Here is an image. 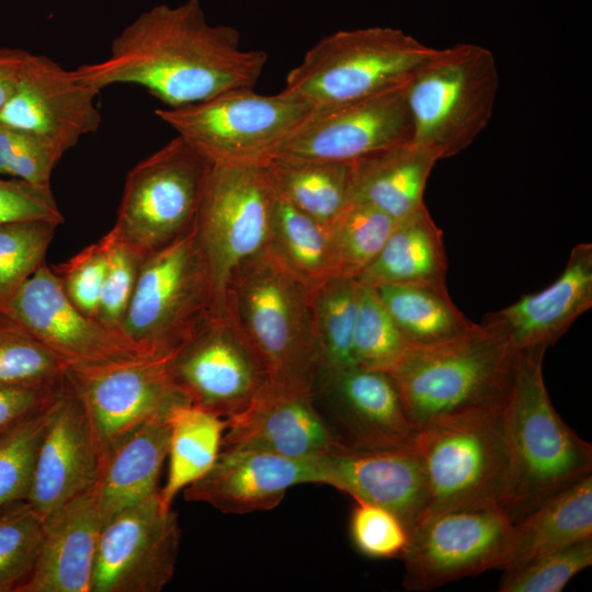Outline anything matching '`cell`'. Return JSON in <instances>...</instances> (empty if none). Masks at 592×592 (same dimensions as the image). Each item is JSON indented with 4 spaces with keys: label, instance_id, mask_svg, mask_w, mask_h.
<instances>
[{
    "label": "cell",
    "instance_id": "cell-1",
    "mask_svg": "<svg viewBox=\"0 0 592 592\" xmlns=\"http://www.w3.org/2000/svg\"><path fill=\"white\" fill-rule=\"evenodd\" d=\"M266 60L262 50L243 49L234 27L208 24L198 0H189L141 13L113 39L106 58L76 70L99 92L136 84L179 107L254 88Z\"/></svg>",
    "mask_w": 592,
    "mask_h": 592
},
{
    "label": "cell",
    "instance_id": "cell-2",
    "mask_svg": "<svg viewBox=\"0 0 592 592\" xmlns=\"http://www.w3.org/2000/svg\"><path fill=\"white\" fill-rule=\"evenodd\" d=\"M545 348L517 352L501 409L509 474L500 509L512 523L592 470V446L555 410L543 375Z\"/></svg>",
    "mask_w": 592,
    "mask_h": 592
},
{
    "label": "cell",
    "instance_id": "cell-3",
    "mask_svg": "<svg viewBox=\"0 0 592 592\" xmlns=\"http://www.w3.org/2000/svg\"><path fill=\"white\" fill-rule=\"evenodd\" d=\"M312 289L267 247L234 273L225 308L271 383L310 392L319 373Z\"/></svg>",
    "mask_w": 592,
    "mask_h": 592
},
{
    "label": "cell",
    "instance_id": "cell-4",
    "mask_svg": "<svg viewBox=\"0 0 592 592\" xmlns=\"http://www.w3.org/2000/svg\"><path fill=\"white\" fill-rule=\"evenodd\" d=\"M517 352L496 325L483 320L467 332L431 345H408L388 372L419 429L467 409L500 411Z\"/></svg>",
    "mask_w": 592,
    "mask_h": 592
},
{
    "label": "cell",
    "instance_id": "cell-5",
    "mask_svg": "<svg viewBox=\"0 0 592 592\" xmlns=\"http://www.w3.org/2000/svg\"><path fill=\"white\" fill-rule=\"evenodd\" d=\"M437 50L390 27L339 31L305 54L282 91L312 109L357 102L403 89Z\"/></svg>",
    "mask_w": 592,
    "mask_h": 592
},
{
    "label": "cell",
    "instance_id": "cell-6",
    "mask_svg": "<svg viewBox=\"0 0 592 592\" xmlns=\"http://www.w3.org/2000/svg\"><path fill=\"white\" fill-rule=\"evenodd\" d=\"M413 452L428 490L423 515L500 508L509 474L501 410L467 409L435 418L418 429Z\"/></svg>",
    "mask_w": 592,
    "mask_h": 592
},
{
    "label": "cell",
    "instance_id": "cell-7",
    "mask_svg": "<svg viewBox=\"0 0 592 592\" xmlns=\"http://www.w3.org/2000/svg\"><path fill=\"white\" fill-rule=\"evenodd\" d=\"M213 315L195 225L144 258L118 333L137 355L170 358Z\"/></svg>",
    "mask_w": 592,
    "mask_h": 592
},
{
    "label": "cell",
    "instance_id": "cell-8",
    "mask_svg": "<svg viewBox=\"0 0 592 592\" xmlns=\"http://www.w3.org/2000/svg\"><path fill=\"white\" fill-rule=\"evenodd\" d=\"M498 88L491 50L476 44L439 48L405 88L412 141L437 160L458 155L490 122Z\"/></svg>",
    "mask_w": 592,
    "mask_h": 592
},
{
    "label": "cell",
    "instance_id": "cell-9",
    "mask_svg": "<svg viewBox=\"0 0 592 592\" xmlns=\"http://www.w3.org/2000/svg\"><path fill=\"white\" fill-rule=\"evenodd\" d=\"M276 198L267 161L212 164L195 228L208 267L213 315H225L237 269L270 246Z\"/></svg>",
    "mask_w": 592,
    "mask_h": 592
},
{
    "label": "cell",
    "instance_id": "cell-10",
    "mask_svg": "<svg viewBox=\"0 0 592 592\" xmlns=\"http://www.w3.org/2000/svg\"><path fill=\"white\" fill-rule=\"evenodd\" d=\"M314 109L281 91H226L156 115L210 163L264 162Z\"/></svg>",
    "mask_w": 592,
    "mask_h": 592
},
{
    "label": "cell",
    "instance_id": "cell-11",
    "mask_svg": "<svg viewBox=\"0 0 592 592\" xmlns=\"http://www.w3.org/2000/svg\"><path fill=\"white\" fill-rule=\"evenodd\" d=\"M212 164L177 135L127 174L113 229L144 258L195 225Z\"/></svg>",
    "mask_w": 592,
    "mask_h": 592
},
{
    "label": "cell",
    "instance_id": "cell-12",
    "mask_svg": "<svg viewBox=\"0 0 592 592\" xmlns=\"http://www.w3.org/2000/svg\"><path fill=\"white\" fill-rule=\"evenodd\" d=\"M512 521L499 506L449 509L423 515L409 531L403 585L426 591L491 569L502 570Z\"/></svg>",
    "mask_w": 592,
    "mask_h": 592
},
{
    "label": "cell",
    "instance_id": "cell-13",
    "mask_svg": "<svg viewBox=\"0 0 592 592\" xmlns=\"http://www.w3.org/2000/svg\"><path fill=\"white\" fill-rule=\"evenodd\" d=\"M168 362L138 356L67 368V385L86 411L100 462L138 426L187 402L172 380Z\"/></svg>",
    "mask_w": 592,
    "mask_h": 592
},
{
    "label": "cell",
    "instance_id": "cell-14",
    "mask_svg": "<svg viewBox=\"0 0 592 592\" xmlns=\"http://www.w3.org/2000/svg\"><path fill=\"white\" fill-rule=\"evenodd\" d=\"M168 366L187 402L224 419L244 409L270 382L261 357L226 314L212 315Z\"/></svg>",
    "mask_w": 592,
    "mask_h": 592
},
{
    "label": "cell",
    "instance_id": "cell-15",
    "mask_svg": "<svg viewBox=\"0 0 592 592\" xmlns=\"http://www.w3.org/2000/svg\"><path fill=\"white\" fill-rule=\"evenodd\" d=\"M177 513L160 490L121 511L102 528L91 592H160L172 580L180 548Z\"/></svg>",
    "mask_w": 592,
    "mask_h": 592
},
{
    "label": "cell",
    "instance_id": "cell-16",
    "mask_svg": "<svg viewBox=\"0 0 592 592\" xmlns=\"http://www.w3.org/2000/svg\"><path fill=\"white\" fill-rule=\"evenodd\" d=\"M315 406L339 446L351 451L412 449L418 429L391 375L360 366L319 377Z\"/></svg>",
    "mask_w": 592,
    "mask_h": 592
},
{
    "label": "cell",
    "instance_id": "cell-17",
    "mask_svg": "<svg viewBox=\"0 0 592 592\" xmlns=\"http://www.w3.org/2000/svg\"><path fill=\"white\" fill-rule=\"evenodd\" d=\"M405 88L353 103L314 109L272 158L353 163L412 141Z\"/></svg>",
    "mask_w": 592,
    "mask_h": 592
},
{
    "label": "cell",
    "instance_id": "cell-18",
    "mask_svg": "<svg viewBox=\"0 0 592 592\" xmlns=\"http://www.w3.org/2000/svg\"><path fill=\"white\" fill-rule=\"evenodd\" d=\"M98 93L77 70L31 54L0 111V124L32 134L64 155L81 137L99 129L101 115L94 103Z\"/></svg>",
    "mask_w": 592,
    "mask_h": 592
},
{
    "label": "cell",
    "instance_id": "cell-19",
    "mask_svg": "<svg viewBox=\"0 0 592 592\" xmlns=\"http://www.w3.org/2000/svg\"><path fill=\"white\" fill-rule=\"evenodd\" d=\"M3 310L67 368L138 357L117 332L70 301L46 262L18 288Z\"/></svg>",
    "mask_w": 592,
    "mask_h": 592
},
{
    "label": "cell",
    "instance_id": "cell-20",
    "mask_svg": "<svg viewBox=\"0 0 592 592\" xmlns=\"http://www.w3.org/2000/svg\"><path fill=\"white\" fill-rule=\"evenodd\" d=\"M320 458L221 448L213 467L183 490L184 499L229 514L272 510L289 488L320 483Z\"/></svg>",
    "mask_w": 592,
    "mask_h": 592
},
{
    "label": "cell",
    "instance_id": "cell-21",
    "mask_svg": "<svg viewBox=\"0 0 592 592\" xmlns=\"http://www.w3.org/2000/svg\"><path fill=\"white\" fill-rule=\"evenodd\" d=\"M99 473L100 455L92 429L66 382L53 403L38 447L27 502L45 522L61 506L92 490Z\"/></svg>",
    "mask_w": 592,
    "mask_h": 592
},
{
    "label": "cell",
    "instance_id": "cell-22",
    "mask_svg": "<svg viewBox=\"0 0 592 592\" xmlns=\"http://www.w3.org/2000/svg\"><path fill=\"white\" fill-rule=\"evenodd\" d=\"M225 420L221 448L306 458L341 447L318 412L312 392L271 382L244 409Z\"/></svg>",
    "mask_w": 592,
    "mask_h": 592
},
{
    "label": "cell",
    "instance_id": "cell-23",
    "mask_svg": "<svg viewBox=\"0 0 592 592\" xmlns=\"http://www.w3.org/2000/svg\"><path fill=\"white\" fill-rule=\"evenodd\" d=\"M320 474V485L392 512L408 532L425 511L426 483L413 448L351 451L338 447L321 455Z\"/></svg>",
    "mask_w": 592,
    "mask_h": 592
},
{
    "label": "cell",
    "instance_id": "cell-24",
    "mask_svg": "<svg viewBox=\"0 0 592 592\" xmlns=\"http://www.w3.org/2000/svg\"><path fill=\"white\" fill-rule=\"evenodd\" d=\"M592 307V244L570 252L558 278L544 289L523 295L508 307L485 316L506 335L516 351L554 344Z\"/></svg>",
    "mask_w": 592,
    "mask_h": 592
},
{
    "label": "cell",
    "instance_id": "cell-25",
    "mask_svg": "<svg viewBox=\"0 0 592 592\" xmlns=\"http://www.w3.org/2000/svg\"><path fill=\"white\" fill-rule=\"evenodd\" d=\"M103 528L93 489L45 521L38 557L20 592H91Z\"/></svg>",
    "mask_w": 592,
    "mask_h": 592
},
{
    "label": "cell",
    "instance_id": "cell-26",
    "mask_svg": "<svg viewBox=\"0 0 592 592\" xmlns=\"http://www.w3.org/2000/svg\"><path fill=\"white\" fill-rule=\"evenodd\" d=\"M168 449L166 415L141 424L101 458L93 492L103 525L121 511L159 491Z\"/></svg>",
    "mask_w": 592,
    "mask_h": 592
},
{
    "label": "cell",
    "instance_id": "cell-27",
    "mask_svg": "<svg viewBox=\"0 0 592 592\" xmlns=\"http://www.w3.org/2000/svg\"><path fill=\"white\" fill-rule=\"evenodd\" d=\"M436 161L413 141L355 161L351 202L368 205L398 221L424 205L425 185Z\"/></svg>",
    "mask_w": 592,
    "mask_h": 592
},
{
    "label": "cell",
    "instance_id": "cell-28",
    "mask_svg": "<svg viewBox=\"0 0 592 592\" xmlns=\"http://www.w3.org/2000/svg\"><path fill=\"white\" fill-rule=\"evenodd\" d=\"M592 537V475L556 492L512 525L502 570Z\"/></svg>",
    "mask_w": 592,
    "mask_h": 592
},
{
    "label": "cell",
    "instance_id": "cell-29",
    "mask_svg": "<svg viewBox=\"0 0 592 592\" xmlns=\"http://www.w3.org/2000/svg\"><path fill=\"white\" fill-rule=\"evenodd\" d=\"M443 232L425 205L397 221L375 260L357 277L361 284L446 282Z\"/></svg>",
    "mask_w": 592,
    "mask_h": 592
},
{
    "label": "cell",
    "instance_id": "cell-30",
    "mask_svg": "<svg viewBox=\"0 0 592 592\" xmlns=\"http://www.w3.org/2000/svg\"><path fill=\"white\" fill-rule=\"evenodd\" d=\"M408 345H431L475 326L452 300L446 282L383 284L374 287Z\"/></svg>",
    "mask_w": 592,
    "mask_h": 592
},
{
    "label": "cell",
    "instance_id": "cell-31",
    "mask_svg": "<svg viewBox=\"0 0 592 592\" xmlns=\"http://www.w3.org/2000/svg\"><path fill=\"white\" fill-rule=\"evenodd\" d=\"M167 422L169 468L160 497L167 506H172L177 494L215 464L221 451L226 420L193 403L180 402L169 410Z\"/></svg>",
    "mask_w": 592,
    "mask_h": 592
},
{
    "label": "cell",
    "instance_id": "cell-32",
    "mask_svg": "<svg viewBox=\"0 0 592 592\" xmlns=\"http://www.w3.org/2000/svg\"><path fill=\"white\" fill-rule=\"evenodd\" d=\"M267 167L277 193L325 225L351 203L352 163L272 158Z\"/></svg>",
    "mask_w": 592,
    "mask_h": 592
},
{
    "label": "cell",
    "instance_id": "cell-33",
    "mask_svg": "<svg viewBox=\"0 0 592 592\" xmlns=\"http://www.w3.org/2000/svg\"><path fill=\"white\" fill-rule=\"evenodd\" d=\"M358 289L360 283L356 278L344 276H331L312 289L319 348L317 379L356 366L353 335L358 307Z\"/></svg>",
    "mask_w": 592,
    "mask_h": 592
},
{
    "label": "cell",
    "instance_id": "cell-34",
    "mask_svg": "<svg viewBox=\"0 0 592 592\" xmlns=\"http://www.w3.org/2000/svg\"><path fill=\"white\" fill-rule=\"evenodd\" d=\"M269 247L312 287L337 276L328 225L303 213L278 193Z\"/></svg>",
    "mask_w": 592,
    "mask_h": 592
},
{
    "label": "cell",
    "instance_id": "cell-35",
    "mask_svg": "<svg viewBox=\"0 0 592 592\" xmlns=\"http://www.w3.org/2000/svg\"><path fill=\"white\" fill-rule=\"evenodd\" d=\"M397 220L362 203L351 202L328 225L337 276L356 278L375 260Z\"/></svg>",
    "mask_w": 592,
    "mask_h": 592
},
{
    "label": "cell",
    "instance_id": "cell-36",
    "mask_svg": "<svg viewBox=\"0 0 592 592\" xmlns=\"http://www.w3.org/2000/svg\"><path fill=\"white\" fill-rule=\"evenodd\" d=\"M66 371L50 350L0 309V386L59 384Z\"/></svg>",
    "mask_w": 592,
    "mask_h": 592
},
{
    "label": "cell",
    "instance_id": "cell-37",
    "mask_svg": "<svg viewBox=\"0 0 592 592\" xmlns=\"http://www.w3.org/2000/svg\"><path fill=\"white\" fill-rule=\"evenodd\" d=\"M55 399L0 434V512L27 501L38 447Z\"/></svg>",
    "mask_w": 592,
    "mask_h": 592
},
{
    "label": "cell",
    "instance_id": "cell-38",
    "mask_svg": "<svg viewBox=\"0 0 592 592\" xmlns=\"http://www.w3.org/2000/svg\"><path fill=\"white\" fill-rule=\"evenodd\" d=\"M45 522L27 501L0 512V592H20L34 570Z\"/></svg>",
    "mask_w": 592,
    "mask_h": 592
},
{
    "label": "cell",
    "instance_id": "cell-39",
    "mask_svg": "<svg viewBox=\"0 0 592 592\" xmlns=\"http://www.w3.org/2000/svg\"><path fill=\"white\" fill-rule=\"evenodd\" d=\"M407 346V341L376 289L360 283L358 307L353 335L356 366L388 373Z\"/></svg>",
    "mask_w": 592,
    "mask_h": 592
},
{
    "label": "cell",
    "instance_id": "cell-40",
    "mask_svg": "<svg viewBox=\"0 0 592 592\" xmlns=\"http://www.w3.org/2000/svg\"><path fill=\"white\" fill-rule=\"evenodd\" d=\"M59 225L25 221L0 225V309L44 263Z\"/></svg>",
    "mask_w": 592,
    "mask_h": 592
},
{
    "label": "cell",
    "instance_id": "cell-41",
    "mask_svg": "<svg viewBox=\"0 0 592 592\" xmlns=\"http://www.w3.org/2000/svg\"><path fill=\"white\" fill-rule=\"evenodd\" d=\"M592 563V537L536 557L504 570L501 592H560L579 572Z\"/></svg>",
    "mask_w": 592,
    "mask_h": 592
},
{
    "label": "cell",
    "instance_id": "cell-42",
    "mask_svg": "<svg viewBox=\"0 0 592 592\" xmlns=\"http://www.w3.org/2000/svg\"><path fill=\"white\" fill-rule=\"evenodd\" d=\"M96 320L118 333L132 299L144 257L112 228ZM119 334V333H118Z\"/></svg>",
    "mask_w": 592,
    "mask_h": 592
},
{
    "label": "cell",
    "instance_id": "cell-43",
    "mask_svg": "<svg viewBox=\"0 0 592 592\" xmlns=\"http://www.w3.org/2000/svg\"><path fill=\"white\" fill-rule=\"evenodd\" d=\"M61 157L43 139L0 124V177L10 175L50 189L53 170Z\"/></svg>",
    "mask_w": 592,
    "mask_h": 592
},
{
    "label": "cell",
    "instance_id": "cell-44",
    "mask_svg": "<svg viewBox=\"0 0 592 592\" xmlns=\"http://www.w3.org/2000/svg\"><path fill=\"white\" fill-rule=\"evenodd\" d=\"M350 537L358 553L375 559L402 558L409 532L392 512L355 501L350 517Z\"/></svg>",
    "mask_w": 592,
    "mask_h": 592
},
{
    "label": "cell",
    "instance_id": "cell-45",
    "mask_svg": "<svg viewBox=\"0 0 592 592\" xmlns=\"http://www.w3.org/2000/svg\"><path fill=\"white\" fill-rule=\"evenodd\" d=\"M109 251L107 236L86 247L66 262L50 266L70 301L96 320Z\"/></svg>",
    "mask_w": 592,
    "mask_h": 592
},
{
    "label": "cell",
    "instance_id": "cell-46",
    "mask_svg": "<svg viewBox=\"0 0 592 592\" xmlns=\"http://www.w3.org/2000/svg\"><path fill=\"white\" fill-rule=\"evenodd\" d=\"M25 221L61 225L65 218L50 189L0 177V225Z\"/></svg>",
    "mask_w": 592,
    "mask_h": 592
},
{
    "label": "cell",
    "instance_id": "cell-47",
    "mask_svg": "<svg viewBox=\"0 0 592 592\" xmlns=\"http://www.w3.org/2000/svg\"><path fill=\"white\" fill-rule=\"evenodd\" d=\"M65 384L0 386V434L50 403Z\"/></svg>",
    "mask_w": 592,
    "mask_h": 592
},
{
    "label": "cell",
    "instance_id": "cell-48",
    "mask_svg": "<svg viewBox=\"0 0 592 592\" xmlns=\"http://www.w3.org/2000/svg\"><path fill=\"white\" fill-rule=\"evenodd\" d=\"M31 53L21 48L0 47V111L12 95Z\"/></svg>",
    "mask_w": 592,
    "mask_h": 592
}]
</instances>
